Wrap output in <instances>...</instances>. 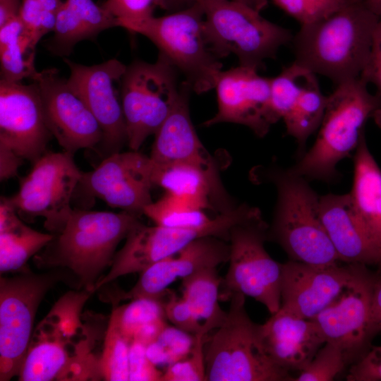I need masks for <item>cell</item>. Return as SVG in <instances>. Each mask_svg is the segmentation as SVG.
I'll return each mask as SVG.
<instances>
[{
    "mask_svg": "<svg viewBox=\"0 0 381 381\" xmlns=\"http://www.w3.org/2000/svg\"><path fill=\"white\" fill-rule=\"evenodd\" d=\"M95 292L68 291L34 329L18 373L21 381H83L103 378L97 352L107 326L99 315L83 313Z\"/></svg>",
    "mask_w": 381,
    "mask_h": 381,
    "instance_id": "6da1fadb",
    "label": "cell"
},
{
    "mask_svg": "<svg viewBox=\"0 0 381 381\" xmlns=\"http://www.w3.org/2000/svg\"><path fill=\"white\" fill-rule=\"evenodd\" d=\"M380 19L363 0H356L316 22L301 25L291 40L294 62L337 85L359 78Z\"/></svg>",
    "mask_w": 381,
    "mask_h": 381,
    "instance_id": "7a4b0ae2",
    "label": "cell"
},
{
    "mask_svg": "<svg viewBox=\"0 0 381 381\" xmlns=\"http://www.w3.org/2000/svg\"><path fill=\"white\" fill-rule=\"evenodd\" d=\"M251 175L277 190L267 241L279 244L291 260L320 266L341 262L319 217L320 196L308 180L276 165L259 167Z\"/></svg>",
    "mask_w": 381,
    "mask_h": 381,
    "instance_id": "3957f363",
    "label": "cell"
},
{
    "mask_svg": "<svg viewBox=\"0 0 381 381\" xmlns=\"http://www.w3.org/2000/svg\"><path fill=\"white\" fill-rule=\"evenodd\" d=\"M121 211L73 209L62 229L35 256L42 268H66L78 279L80 289L93 292L103 271L111 265L120 242L141 221Z\"/></svg>",
    "mask_w": 381,
    "mask_h": 381,
    "instance_id": "277c9868",
    "label": "cell"
},
{
    "mask_svg": "<svg viewBox=\"0 0 381 381\" xmlns=\"http://www.w3.org/2000/svg\"><path fill=\"white\" fill-rule=\"evenodd\" d=\"M375 107L373 94L361 78L337 85L327 96L314 144L289 168L290 171L309 181L337 179V164L356 150Z\"/></svg>",
    "mask_w": 381,
    "mask_h": 381,
    "instance_id": "5b68a950",
    "label": "cell"
},
{
    "mask_svg": "<svg viewBox=\"0 0 381 381\" xmlns=\"http://www.w3.org/2000/svg\"><path fill=\"white\" fill-rule=\"evenodd\" d=\"M246 296L232 294L224 322L205 350L207 381L293 380L291 373L278 366L266 353L259 325L245 308Z\"/></svg>",
    "mask_w": 381,
    "mask_h": 381,
    "instance_id": "8992f818",
    "label": "cell"
},
{
    "mask_svg": "<svg viewBox=\"0 0 381 381\" xmlns=\"http://www.w3.org/2000/svg\"><path fill=\"white\" fill-rule=\"evenodd\" d=\"M198 3L205 15L207 40L219 59L234 54L240 66L259 71L265 60L274 59L279 48L294 37L290 30L243 3L234 0H200Z\"/></svg>",
    "mask_w": 381,
    "mask_h": 381,
    "instance_id": "52a82bcc",
    "label": "cell"
},
{
    "mask_svg": "<svg viewBox=\"0 0 381 381\" xmlns=\"http://www.w3.org/2000/svg\"><path fill=\"white\" fill-rule=\"evenodd\" d=\"M133 33L151 40L184 75L193 91L202 94L215 87L222 64L207 40L205 15L198 2L169 15L153 16Z\"/></svg>",
    "mask_w": 381,
    "mask_h": 381,
    "instance_id": "ba28073f",
    "label": "cell"
},
{
    "mask_svg": "<svg viewBox=\"0 0 381 381\" xmlns=\"http://www.w3.org/2000/svg\"><path fill=\"white\" fill-rule=\"evenodd\" d=\"M269 225L262 214L234 226L230 232L229 267L222 280L220 301L240 293L262 303L274 314L281 306L282 263L267 252Z\"/></svg>",
    "mask_w": 381,
    "mask_h": 381,
    "instance_id": "9c48e42d",
    "label": "cell"
},
{
    "mask_svg": "<svg viewBox=\"0 0 381 381\" xmlns=\"http://www.w3.org/2000/svg\"><path fill=\"white\" fill-rule=\"evenodd\" d=\"M177 69L162 54L154 63L135 60L122 77L121 98L127 145L138 151L163 124L180 94Z\"/></svg>",
    "mask_w": 381,
    "mask_h": 381,
    "instance_id": "30bf717a",
    "label": "cell"
},
{
    "mask_svg": "<svg viewBox=\"0 0 381 381\" xmlns=\"http://www.w3.org/2000/svg\"><path fill=\"white\" fill-rule=\"evenodd\" d=\"M61 268L36 274L27 267L0 278V380L18 375L33 332L38 307L66 277Z\"/></svg>",
    "mask_w": 381,
    "mask_h": 381,
    "instance_id": "8fae6325",
    "label": "cell"
},
{
    "mask_svg": "<svg viewBox=\"0 0 381 381\" xmlns=\"http://www.w3.org/2000/svg\"><path fill=\"white\" fill-rule=\"evenodd\" d=\"M68 152L47 151L19 181L18 190L7 198L18 213L44 219L52 234L65 225L73 208L71 201L83 172Z\"/></svg>",
    "mask_w": 381,
    "mask_h": 381,
    "instance_id": "7c38bea8",
    "label": "cell"
},
{
    "mask_svg": "<svg viewBox=\"0 0 381 381\" xmlns=\"http://www.w3.org/2000/svg\"><path fill=\"white\" fill-rule=\"evenodd\" d=\"M377 272L368 266L355 264L347 286L327 308L311 320L325 342L337 346L349 365L363 356L377 334L373 318V303Z\"/></svg>",
    "mask_w": 381,
    "mask_h": 381,
    "instance_id": "4fadbf2b",
    "label": "cell"
},
{
    "mask_svg": "<svg viewBox=\"0 0 381 381\" xmlns=\"http://www.w3.org/2000/svg\"><path fill=\"white\" fill-rule=\"evenodd\" d=\"M70 69L67 82L83 99L99 123L103 133L99 146L104 157L120 152L127 144L126 122L121 98L122 77L126 66L113 59L85 66L64 58Z\"/></svg>",
    "mask_w": 381,
    "mask_h": 381,
    "instance_id": "5bb4252c",
    "label": "cell"
},
{
    "mask_svg": "<svg viewBox=\"0 0 381 381\" xmlns=\"http://www.w3.org/2000/svg\"><path fill=\"white\" fill-rule=\"evenodd\" d=\"M153 163L139 151L118 152L104 157L93 170L83 172L76 189L113 208L140 216L153 201Z\"/></svg>",
    "mask_w": 381,
    "mask_h": 381,
    "instance_id": "9a60e30c",
    "label": "cell"
},
{
    "mask_svg": "<svg viewBox=\"0 0 381 381\" xmlns=\"http://www.w3.org/2000/svg\"><path fill=\"white\" fill-rule=\"evenodd\" d=\"M32 80L39 88L48 128L63 150L74 155L81 149L99 147L101 127L67 79L49 68L38 71Z\"/></svg>",
    "mask_w": 381,
    "mask_h": 381,
    "instance_id": "2e32d148",
    "label": "cell"
},
{
    "mask_svg": "<svg viewBox=\"0 0 381 381\" xmlns=\"http://www.w3.org/2000/svg\"><path fill=\"white\" fill-rule=\"evenodd\" d=\"M214 89L217 111L203 123L205 126L237 123L263 138L279 120L271 106L270 78L259 75L257 69L239 65L222 71Z\"/></svg>",
    "mask_w": 381,
    "mask_h": 381,
    "instance_id": "e0dca14e",
    "label": "cell"
},
{
    "mask_svg": "<svg viewBox=\"0 0 381 381\" xmlns=\"http://www.w3.org/2000/svg\"><path fill=\"white\" fill-rule=\"evenodd\" d=\"M52 135L37 85L0 80V145L33 164L47 152Z\"/></svg>",
    "mask_w": 381,
    "mask_h": 381,
    "instance_id": "ac0fdd59",
    "label": "cell"
},
{
    "mask_svg": "<svg viewBox=\"0 0 381 381\" xmlns=\"http://www.w3.org/2000/svg\"><path fill=\"white\" fill-rule=\"evenodd\" d=\"M229 258V242L212 236L200 237L177 254L163 259L140 272L139 279L130 290L108 289L101 298L112 305L140 298L162 299L169 286L177 279H182L205 268L217 267L228 262Z\"/></svg>",
    "mask_w": 381,
    "mask_h": 381,
    "instance_id": "d6986e66",
    "label": "cell"
},
{
    "mask_svg": "<svg viewBox=\"0 0 381 381\" xmlns=\"http://www.w3.org/2000/svg\"><path fill=\"white\" fill-rule=\"evenodd\" d=\"M355 264L320 266L289 260L282 263V310L312 319L331 305L351 280Z\"/></svg>",
    "mask_w": 381,
    "mask_h": 381,
    "instance_id": "ffe728a7",
    "label": "cell"
},
{
    "mask_svg": "<svg viewBox=\"0 0 381 381\" xmlns=\"http://www.w3.org/2000/svg\"><path fill=\"white\" fill-rule=\"evenodd\" d=\"M190 85H181L180 94L169 116L155 134L150 157L157 165L183 163L220 177L217 162L205 149L193 125L189 110Z\"/></svg>",
    "mask_w": 381,
    "mask_h": 381,
    "instance_id": "44dd1931",
    "label": "cell"
},
{
    "mask_svg": "<svg viewBox=\"0 0 381 381\" xmlns=\"http://www.w3.org/2000/svg\"><path fill=\"white\" fill-rule=\"evenodd\" d=\"M259 331L267 355L289 373L303 370L325 343L313 320L293 316L281 309L259 325Z\"/></svg>",
    "mask_w": 381,
    "mask_h": 381,
    "instance_id": "7402d4cb",
    "label": "cell"
},
{
    "mask_svg": "<svg viewBox=\"0 0 381 381\" xmlns=\"http://www.w3.org/2000/svg\"><path fill=\"white\" fill-rule=\"evenodd\" d=\"M318 212L341 262L375 266L381 272V250L356 219L349 193L320 196Z\"/></svg>",
    "mask_w": 381,
    "mask_h": 381,
    "instance_id": "603a6c76",
    "label": "cell"
},
{
    "mask_svg": "<svg viewBox=\"0 0 381 381\" xmlns=\"http://www.w3.org/2000/svg\"><path fill=\"white\" fill-rule=\"evenodd\" d=\"M152 179L166 193L205 211L210 210L218 214L238 205L229 197L220 177L191 164H153Z\"/></svg>",
    "mask_w": 381,
    "mask_h": 381,
    "instance_id": "cb8c5ba5",
    "label": "cell"
},
{
    "mask_svg": "<svg viewBox=\"0 0 381 381\" xmlns=\"http://www.w3.org/2000/svg\"><path fill=\"white\" fill-rule=\"evenodd\" d=\"M349 195L356 219L381 250V169L369 150L365 132L355 150Z\"/></svg>",
    "mask_w": 381,
    "mask_h": 381,
    "instance_id": "d4e9b609",
    "label": "cell"
},
{
    "mask_svg": "<svg viewBox=\"0 0 381 381\" xmlns=\"http://www.w3.org/2000/svg\"><path fill=\"white\" fill-rule=\"evenodd\" d=\"M116 26V19L93 0H65L56 13L54 35L47 48L64 58L79 42L93 40L101 32Z\"/></svg>",
    "mask_w": 381,
    "mask_h": 381,
    "instance_id": "484cf974",
    "label": "cell"
},
{
    "mask_svg": "<svg viewBox=\"0 0 381 381\" xmlns=\"http://www.w3.org/2000/svg\"><path fill=\"white\" fill-rule=\"evenodd\" d=\"M7 198L0 202L1 274L23 270L27 262L44 248L54 234L42 233L26 225Z\"/></svg>",
    "mask_w": 381,
    "mask_h": 381,
    "instance_id": "4316f807",
    "label": "cell"
},
{
    "mask_svg": "<svg viewBox=\"0 0 381 381\" xmlns=\"http://www.w3.org/2000/svg\"><path fill=\"white\" fill-rule=\"evenodd\" d=\"M36 45L19 16L0 27L1 80H32L38 73L35 66Z\"/></svg>",
    "mask_w": 381,
    "mask_h": 381,
    "instance_id": "83f0119b",
    "label": "cell"
},
{
    "mask_svg": "<svg viewBox=\"0 0 381 381\" xmlns=\"http://www.w3.org/2000/svg\"><path fill=\"white\" fill-rule=\"evenodd\" d=\"M119 329L131 344L145 346L157 339L168 325L162 299L140 298L123 306L113 305Z\"/></svg>",
    "mask_w": 381,
    "mask_h": 381,
    "instance_id": "f1b7e54d",
    "label": "cell"
},
{
    "mask_svg": "<svg viewBox=\"0 0 381 381\" xmlns=\"http://www.w3.org/2000/svg\"><path fill=\"white\" fill-rule=\"evenodd\" d=\"M222 280L217 267L200 270L181 279L182 297L208 332L221 326L226 317L219 303Z\"/></svg>",
    "mask_w": 381,
    "mask_h": 381,
    "instance_id": "f546056e",
    "label": "cell"
},
{
    "mask_svg": "<svg viewBox=\"0 0 381 381\" xmlns=\"http://www.w3.org/2000/svg\"><path fill=\"white\" fill-rule=\"evenodd\" d=\"M327 96L320 90L315 78L304 89L295 105L283 119L286 133L296 141L302 152L307 140L320 127L326 108Z\"/></svg>",
    "mask_w": 381,
    "mask_h": 381,
    "instance_id": "4dcf8cb0",
    "label": "cell"
},
{
    "mask_svg": "<svg viewBox=\"0 0 381 381\" xmlns=\"http://www.w3.org/2000/svg\"><path fill=\"white\" fill-rule=\"evenodd\" d=\"M143 214L157 225L188 229L209 226L216 222L217 217V214L210 217L205 210L181 201L168 193L147 205Z\"/></svg>",
    "mask_w": 381,
    "mask_h": 381,
    "instance_id": "1f68e13d",
    "label": "cell"
},
{
    "mask_svg": "<svg viewBox=\"0 0 381 381\" xmlns=\"http://www.w3.org/2000/svg\"><path fill=\"white\" fill-rule=\"evenodd\" d=\"M316 74L293 62L281 73L270 78V102L277 118L283 119L292 109L304 89Z\"/></svg>",
    "mask_w": 381,
    "mask_h": 381,
    "instance_id": "d6a6232c",
    "label": "cell"
},
{
    "mask_svg": "<svg viewBox=\"0 0 381 381\" xmlns=\"http://www.w3.org/2000/svg\"><path fill=\"white\" fill-rule=\"evenodd\" d=\"M131 343L121 332L115 314L111 311L103 339L101 369L108 381L129 380Z\"/></svg>",
    "mask_w": 381,
    "mask_h": 381,
    "instance_id": "836d02e7",
    "label": "cell"
},
{
    "mask_svg": "<svg viewBox=\"0 0 381 381\" xmlns=\"http://www.w3.org/2000/svg\"><path fill=\"white\" fill-rule=\"evenodd\" d=\"M194 342L195 335L167 325L157 339L146 346V353L157 367H168L187 358Z\"/></svg>",
    "mask_w": 381,
    "mask_h": 381,
    "instance_id": "e575fe53",
    "label": "cell"
},
{
    "mask_svg": "<svg viewBox=\"0 0 381 381\" xmlns=\"http://www.w3.org/2000/svg\"><path fill=\"white\" fill-rule=\"evenodd\" d=\"M347 365L343 351L337 346L325 342L294 381L333 380Z\"/></svg>",
    "mask_w": 381,
    "mask_h": 381,
    "instance_id": "d590c367",
    "label": "cell"
},
{
    "mask_svg": "<svg viewBox=\"0 0 381 381\" xmlns=\"http://www.w3.org/2000/svg\"><path fill=\"white\" fill-rule=\"evenodd\" d=\"M206 334H195L190 355L166 368L161 381H206L204 344Z\"/></svg>",
    "mask_w": 381,
    "mask_h": 381,
    "instance_id": "8d00e7d4",
    "label": "cell"
},
{
    "mask_svg": "<svg viewBox=\"0 0 381 381\" xmlns=\"http://www.w3.org/2000/svg\"><path fill=\"white\" fill-rule=\"evenodd\" d=\"M158 0H106L102 6L129 32L153 16Z\"/></svg>",
    "mask_w": 381,
    "mask_h": 381,
    "instance_id": "74e56055",
    "label": "cell"
},
{
    "mask_svg": "<svg viewBox=\"0 0 381 381\" xmlns=\"http://www.w3.org/2000/svg\"><path fill=\"white\" fill-rule=\"evenodd\" d=\"M162 301L167 320L174 326L193 335L200 332L208 333L183 297L169 289Z\"/></svg>",
    "mask_w": 381,
    "mask_h": 381,
    "instance_id": "f35d334b",
    "label": "cell"
},
{
    "mask_svg": "<svg viewBox=\"0 0 381 381\" xmlns=\"http://www.w3.org/2000/svg\"><path fill=\"white\" fill-rule=\"evenodd\" d=\"M360 78L375 87V107L371 118L381 129V19L375 28L370 55Z\"/></svg>",
    "mask_w": 381,
    "mask_h": 381,
    "instance_id": "ab89813d",
    "label": "cell"
},
{
    "mask_svg": "<svg viewBox=\"0 0 381 381\" xmlns=\"http://www.w3.org/2000/svg\"><path fill=\"white\" fill-rule=\"evenodd\" d=\"M56 16L44 10L38 0H22L18 15L37 44L44 35L54 30Z\"/></svg>",
    "mask_w": 381,
    "mask_h": 381,
    "instance_id": "60d3db41",
    "label": "cell"
},
{
    "mask_svg": "<svg viewBox=\"0 0 381 381\" xmlns=\"http://www.w3.org/2000/svg\"><path fill=\"white\" fill-rule=\"evenodd\" d=\"M163 372L147 357L146 346L133 341L129 352V380L161 381Z\"/></svg>",
    "mask_w": 381,
    "mask_h": 381,
    "instance_id": "b9f144b4",
    "label": "cell"
},
{
    "mask_svg": "<svg viewBox=\"0 0 381 381\" xmlns=\"http://www.w3.org/2000/svg\"><path fill=\"white\" fill-rule=\"evenodd\" d=\"M346 378L348 381H381V346H371L351 365Z\"/></svg>",
    "mask_w": 381,
    "mask_h": 381,
    "instance_id": "7bdbcfd3",
    "label": "cell"
},
{
    "mask_svg": "<svg viewBox=\"0 0 381 381\" xmlns=\"http://www.w3.org/2000/svg\"><path fill=\"white\" fill-rule=\"evenodd\" d=\"M272 1L301 25L313 23L329 16L312 0Z\"/></svg>",
    "mask_w": 381,
    "mask_h": 381,
    "instance_id": "ee69618b",
    "label": "cell"
},
{
    "mask_svg": "<svg viewBox=\"0 0 381 381\" xmlns=\"http://www.w3.org/2000/svg\"><path fill=\"white\" fill-rule=\"evenodd\" d=\"M24 159L12 150L0 145V179L1 181L17 176L18 169Z\"/></svg>",
    "mask_w": 381,
    "mask_h": 381,
    "instance_id": "f6af8a7d",
    "label": "cell"
},
{
    "mask_svg": "<svg viewBox=\"0 0 381 381\" xmlns=\"http://www.w3.org/2000/svg\"><path fill=\"white\" fill-rule=\"evenodd\" d=\"M22 0H0V27L19 15Z\"/></svg>",
    "mask_w": 381,
    "mask_h": 381,
    "instance_id": "bcb514c9",
    "label": "cell"
},
{
    "mask_svg": "<svg viewBox=\"0 0 381 381\" xmlns=\"http://www.w3.org/2000/svg\"><path fill=\"white\" fill-rule=\"evenodd\" d=\"M373 318L377 333L381 332V272H377L374 286Z\"/></svg>",
    "mask_w": 381,
    "mask_h": 381,
    "instance_id": "7dc6e473",
    "label": "cell"
},
{
    "mask_svg": "<svg viewBox=\"0 0 381 381\" xmlns=\"http://www.w3.org/2000/svg\"><path fill=\"white\" fill-rule=\"evenodd\" d=\"M327 15L347 6L356 0H312Z\"/></svg>",
    "mask_w": 381,
    "mask_h": 381,
    "instance_id": "c3c4849f",
    "label": "cell"
},
{
    "mask_svg": "<svg viewBox=\"0 0 381 381\" xmlns=\"http://www.w3.org/2000/svg\"><path fill=\"white\" fill-rule=\"evenodd\" d=\"M200 0H158L157 6L171 12L178 11L193 6Z\"/></svg>",
    "mask_w": 381,
    "mask_h": 381,
    "instance_id": "681fc988",
    "label": "cell"
},
{
    "mask_svg": "<svg viewBox=\"0 0 381 381\" xmlns=\"http://www.w3.org/2000/svg\"><path fill=\"white\" fill-rule=\"evenodd\" d=\"M43 8L49 12L56 14L61 6L62 0H38Z\"/></svg>",
    "mask_w": 381,
    "mask_h": 381,
    "instance_id": "f907efd6",
    "label": "cell"
},
{
    "mask_svg": "<svg viewBox=\"0 0 381 381\" xmlns=\"http://www.w3.org/2000/svg\"><path fill=\"white\" fill-rule=\"evenodd\" d=\"M365 6L381 18V0H363Z\"/></svg>",
    "mask_w": 381,
    "mask_h": 381,
    "instance_id": "816d5d0a",
    "label": "cell"
},
{
    "mask_svg": "<svg viewBox=\"0 0 381 381\" xmlns=\"http://www.w3.org/2000/svg\"><path fill=\"white\" fill-rule=\"evenodd\" d=\"M246 4L258 11H260L267 4V0H234Z\"/></svg>",
    "mask_w": 381,
    "mask_h": 381,
    "instance_id": "f5cc1de1",
    "label": "cell"
}]
</instances>
